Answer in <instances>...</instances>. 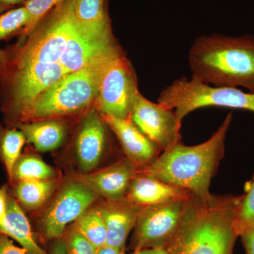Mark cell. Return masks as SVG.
Instances as JSON below:
<instances>
[{"label": "cell", "mask_w": 254, "mask_h": 254, "mask_svg": "<svg viewBox=\"0 0 254 254\" xmlns=\"http://www.w3.org/2000/svg\"><path fill=\"white\" fill-rule=\"evenodd\" d=\"M97 208L106 226L107 246L119 252H125L127 237L134 229L142 207L126 197L105 200Z\"/></svg>", "instance_id": "cell-14"}, {"label": "cell", "mask_w": 254, "mask_h": 254, "mask_svg": "<svg viewBox=\"0 0 254 254\" xmlns=\"http://www.w3.org/2000/svg\"><path fill=\"white\" fill-rule=\"evenodd\" d=\"M11 6L0 4V15L4 12L5 10L9 9ZM8 65H9V58L5 52L0 49V77H4L7 72Z\"/></svg>", "instance_id": "cell-31"}, {"label": "cell", "mask_w": 254, "mask_h": 254, "mask_svg": "<svg viewBox=\"0 0 254 254\" xmlns=\"http://www.w3.org/2000/svg\"><path fill=\"white\" fill-rule=\"evenodd\" d=\"M65 254H96L98 249L72 227L63 237Z\"/></svg>", "instance_id": "cell-27"}, {"label": "cell", "mask_w": 254, "mask_h": 254, "mask_svg": "<svg viewBox=\"0 0 254 254\" xmlns=\"http://www.w3.org/2000/svg\"><path fill=\"white\" fill-rule=\"evenodd\" d=\"M130 118L162 152L181 142L182 121L174 110L146 99L140 92L133 103Z\"/></svg>", "instance_id": "cell-11"}, {"label": "cell", "mask_w": 254, "mask_h": 254, "mask_svg": "<svg viewBox=\"0 0 254 254\" xmlns=\"http://www.w3.org/2000/svg\"><path fill=\"white\" fill-rule=\"evenodd\" d=\"M189 63L191 76L203 83L254 93V36H200L190 47Z\"/></svg>", "instance_id": "cell-3"}, {"label": "cell", "mask_w": 254, "mask_h": 254, "mask_svg": "<svg viewBox=\"0 0 254 254\" xmlns=\"http://www.w3.org/2000/svg\"><path fill=\"white\" fill-rule=\"evenodd\" d=\"M64 0H27L25 4L30 14V21L23 28L22 34L26 36L31 34L38 23L46 16L50 11L63 3Z\"/></svg>", "instance_id": "cell-26"}, {"label": "cell", "mask_w": 254, "mask_h": 254, "mask_svg": "<svg viewBox=\"0 0 254 254\" xmlns=\"http://www.w3.org/2000/svg\"><path fill=\"white\" fill-rule=\"evenodd\" d=\"M23 2H25V0H0V4L7 5V6L21 4Z\"/></svg>", "instance_id": "cell-35"}, {"label": "cell", "mask_w": 254, "mask_h": 254, "mask_svg": "<svg viewBox=\"0 0 254 254\" xmlns=\"http://www.w3.org/2000/svg\"><path fill=\"white\" fill-rule=\"evenodd\" d=\"M120 252L113 247H110L109 246H105V247H102V248L98 249V252L96 254H119Z\"/></svg>", "instance_id": "cell-34"}, {"label": "cell", "mask_w": 254, "mask_h": 254, "mask_svg": "<svg viewBox=\"0 0 254 254\" xmlns=\"http://www.w3.org/2000/svg\"><path fill=\"white\" fill-rule=\"evenodd\" d=\"M106 126L97 109L90 111L82 121L75 141V151L78 166L83 173L96 168L104 154Z\"/></svg>", "instance_id": "cell-12"}, {"label": "cell", "mask_w": 254, "mask_h": 254, "mask_svg": "<svg viewBox=\"0 0 254 254\" xmlns=\"http://www.w3.org/2000/svg\"><path fill=\"white\" fill-rule=\"evenodd\" d=\"M51 254H65V247L61 238L58 239L56 244L53 247Z\"/></svg>", "instance_id": "cell-33"}, {"label": "cell", "mask_w": 254, "mask_h": 254, "mask_svg": "<svg viewBox=\"0 0 254 254\" xmlns=\"http://www.w3.org/2000/svg\"><path fill=\"white\" fill-rule=\"evenodd\" d=\"M240 237L247 254H254V227L246 229L241 232Z\"/></svg>", "instance_id": "cell-29"}, {"label": "cell", "mask_w": 254, "mask_h": 254, "mask_svg": "<svg viewBox=\"0 0 254 254\" xmlns=\"http://www.w3.org/2000/svg\"><path fill=\"white\" fill-rule=\"evenodd\" d=\"M139 93L136 73L131 63L121 54L105 70L97 95L96 109L102 115L130 118L132 107Z\"/></svg>", "instance_id": "cell-8"}, {"label": "cell", "mask_w": 254, "mask_h": 254, "mask_svg": "<svg viewBox=\"0 0 254 254\" xmlns=\"http://www.w3.org/2000/svg\"><path fill=\"white\" fill-rule=\"evenodd\" d=\"M17 127L23 132L26 141L40 152L58 148L63 143L66 133L64 125L55 119L20 123Z\"/></svg>", "instance_id": "cell-18"}, {"label": "cell", "mask_w": 254, "mask_h": 254, "mask_svg": "<svg viewBox=\"0 0 254 254\" xmlns=\"http://www.w3.org/2000/svg\"><path fill=\"white\" fill-rule=\"evenodd\" d=\"M119 49L110 21L88 24L76 18L60 64L67 74Z\"/></svg>", "instance_id": "cell-9"}, {"label": "cell", "mask_w": 254, "mask_h": 254, "mask_svg": "<svg viewBox=\"0 0 254 254\" xmlns=\"http://www.w3.org/2000/svg\"><path fill=\"white\" fill-rule=\"evenodd\" d=\"M232 120V114L229 113L208 141L193 146L180 142L139 171L188 190L200 199H208L212 195L210 181L225 153V138Z\"/></svg>", "instance_id": "cell-2"}, {"label": "cell", "mask_w": 254, "mask_h": 254, "mask_svg": "<svg viewBox=\"0 0 254 254\" xmlns=\"http://www.w3.org/2000/svg\"><path fill=\"white\" fill-rule=\"evenodd\" d=\"M29 21V12L25 6L0 15V41L15 32L23 29Z\"/></svg>", "instance_id": "cell-25"}, {"label": "cell", "mask_w": 254, "mask_h": 254, "mask_svg": "<svg viewBox=\"0 0 254 254\" xmlns=\"http://www.w3.org/2000/svg\"><path fill=\"white\" fill-rule=\"evenodd\" d=\"M0 254H28L26 250L14 245L6 235L0 233Z\"/></svg>", "instance_id": "cell-28"}, {"label": "cell", "mask_w": 254, "mask_h": 254, "mask_svg": "<svg viewBox=\"0 0 254 254\" xmlns=\"http://www.w3.org/2000/svg\"><path fill=\"white\" fill-rule=\"evenodd\" d=\"M7 186L0 187V230L4 225L7 210Z\"/></svg>", "instance_id": "cell-30"}, {"label": "cell", "mask_w": 254, "mask_h": 254, "mask_svg": "<svg viewBox=\"0 0 254 254\" xmlns=\"http://www.w3.org/2000/svg\"><path fill=\"white\" fill-rule=\"evenodd\" d=\"M190 196L142 207L132 239L134 252L166 248L181 224Z\"/></svg>", "instance_id": "cell-7"}, {"label": "cell", "mask_w": 254, "mask_h": 254, "mask_svg": "<svg viewBox=\"0 0 254 254\" xmlns=\"http://www.w3.org/2000/svg\"><path fill=\"white\" fill-rule=\"evenodd\" d=\"M55 176L54 170L34 155H21L15 164L11 184L24 180H45Z\"/></svg>", "instance_id": "cell-22"}, {"label": "cell", "mask_w": 254, "mask_h": 254, "mask_svg": "<svg viewBox=\"0 0 254 254\" xmlns=\"http://www.w3.org/2000/svg\"><path fill=\"white\" fill-rule=\"evenodd\" d=\"M98 196L83 180L66 182L42 219L44 238H61L68 225L76 222Z\"/></svg>", "instance_id": "cell-10"}, {"label": "cell", "mask_w": 254, "mask_h": 254, "mask_svg": "<svg viewBox=\"0 0 254 254\" xmlns=\"http://www.w3.org/2000/svg\"><path fill=\"white\" fill-rule=\"evenodd\" d=\"M121 54L119 49L64 76L38 96L17 125L69 116L86 110L96 100L105 70Z\"/></svg>", "instance_id": "cell-4"}, {"label": "cell", "mask_w": 254, "mask_h": 254, "mask_svg": "<svg viewBox=\"0 0 254 254\" xmlns=\"http://www.w3.org/2000/svg\"><path fill=\"white\" fill-rule=\"evenodd\" d=\"M159 104L175 110L181 120L191 112L205 107H221L254 113V93H245L234 87L212 86L191 76L175 80L160 92Z\"/></svg>", "instance_id": "cell-5"}, {"label": "cell", "mask_w": 254, "mask_h": 254, "mask_svg": "<svg viewBox=\"0 0 254 254\" xmlns=\"http://www.w3.org/2000/svg\"><path fill=\"white\" fill-rule=\"evenodd\" d=\"M26 141L22 131L16 128L6 129L0 127V159L4 163L10 183L12 182L15 164L21 155V150Z\"/></svg>", "instance_id": "cell-21"}, {"label": "cell", "mask_w": 254, "mask_h": 254, "mask_svg": "<svg viewBox=\"0 0 254 254\" xmlns=\"http://www.w3.org/2000/svg\"><path fill=\"white\" fill-rule=\"evenodd\" d=\"M56 183L53 179L24 180L14 184V196L18 204L28 210L41 208L55 191Z\"/></svg>", "instance_id": "cell-19"}, {"label": "cell", "mask_w": 254, "mask_h": 254, "mask_svg": "<svg viewBox=\"0 0 254 254\" xmlns=\"http://www.w3.org/2000/svg\"><path fill=\"white\" fill-rule=\"evenodd\" d=\"M190 195L188 190L138 171L130 185L127 198L141 207H148L187 198Z\"/></svg>", "instance_id": "cell-16"}, {"label": "cell", "mask_w": 254, "mask_h": 254, "mask_svg": "<svg viewBox=\"0 0 254 254\" xmlns=\"http://www.w3.org/2000/svg\"><path fill=\"white\" fill-rule=\"evenodd\" d=\"M72 227L98 250L107 246L106 226L97 207L86 210L73 222Z\"/></svg>", "instance_id": "cell-20"}, {"label": "cell", "mask_w": 254, "mask_h": 254, "mask_svg": "<svg viewBox=\"0 0 254 254\" xmlns=\"http://www.w3.org/2000/svg\"><path fill=\"white\" fill-rule=\"evenodd\" d=\"M239 196L191 194L178 230L165 250L169 254H233L239 235L235 209Z\"/></svg>", "instance_id": "cell-1"}, {"label": "cell", "mask_w": 254, "mask_h": 254, "mask_svg": "<svg viewBox=\"0 0 254 254\" xmlns=\"http://www.w3.org/2000/svg\"><path fill=\"white\" fill-rule=\"evenodd\" d=\"M73 10L78 21L93 24L109 22L105 0H74Z\"/></svg>", "instance_id": "cell-23"}, {"label": "cell", "mask_w": 254, "mask_h": 254, "mask_svg": "<svg viewBox=\"0 0 254 254\" xmlns=\"http://www.w3.org/2000/svg\"><path fill=\"white\" fill-rule=\"evenodd\" d=\"M138 171L139 169L134 164L125 158L87 175L83 180L105 200H119L126 198L130 185Z\"/></svg>", "instance_id": "cell-15"}, {"label": "cell", "mask_w": 254, "mask_h": 254, "mask_svg": "<svg viewBox=\"0 0 254 254\" xmlns=\"http://www.w3.org/2000/svg\"><path fill=\"white\" fill-rule=\"evenodd\" d=\"M74 0H64L41 20L18 52L11 66L31 63L60 64L76 22Z\"/></svg>", "instance_id": "cell-6"}, {"label": "cell", "mask_w": 254, "mask_h": 254, "mask_svg": "<svg viewBox=\"0 0 254 254\" xmlns=\"http://www.w3.org/2000/svg\"><path fill=\"white\" fill-rule=\"evenodd\" d=\"M235 225L239 235L246 229L254 227V176L246 185L245 194L239 196Z\"/></svg>", "instance_id": "cell-24"}, {"label": "cell", "mask_w": 254, "mask_h": 254, "mask_svg": "<svg viewBox=\"0 0 254 254\" xmlns=\"http://www.w3.org/2000/svg\"><path fill=\"white\" fill-rule=\"evenodd\" d=\"M0 233L14 239L28 254H47L33 238L29 221L14 196L8 195L6 218Z\"/></svg>", "instance_id": "cell-17"}, {"label": "cell", "mask_w": 254, "mask_h": 254, "mask_svg": "<svg viewBox=\"0 0 254 254\" xmlns=\"http://www.w3.org/2000/svg\"><path fill=\"white\" fill-rule=\"evenodd\" d=\"M135 254H169L165 249H145L135 252Z\"/></svg>", "instance_id": "cell-32"}, {"label": "cell", "mask_w": 254, "mask_h": 254, "mask_svg": "<svg viewBox=\"0 0 254 254\" xmlns=\"http://www.w3.org/2000/svg\"><path fill=\"white\" fill-rule=\"evenodd\" d=\"M125 254V252H120V254ZM133 254H135L133 253Z\"/></svg>", "instance_id": "cell-36"}, {"label": "cell", "mask_w": 254, "mask_h": 254, "mask_svg": "<svg viewBox=\"0 0 254 254\" xmlns=\"http://www.w3.org/2000/svg\"><path fill=\"white\" fill-rule=\"evenodd\" d=\"M107 126L113 131L124 152L138 169L144 168L154 162L161 153L158 145L143 134L131 118L119 119L102 115Z\"/></svg>", "instance_id": "cell-13"}]
</instances>
